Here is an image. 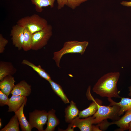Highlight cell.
<instances>
[{
  "label": "cell",
  "mask_w": 131,
  "mask_h": 131,
  "mask_svg": "<svg viewBox=\"0 0 131 131\" xmlns=\"http://www.w3.org/2000/svg\"><path fill=\"white\" fill-rule=\"evenodd\" d=\"M120 75L119 72H111L105 74L94 85L93 91L102 97L121 98L117 87Z\"/></svg>",
  "instance_id": "6da1fadb"
},
{
  "label": "cell",
  "mask_w": 131,
  "mask_h": 131,
  "mask_svg": "<svg viewBox=\"0 0 131 131\" xmlns=\"http://www.w3.org/2000/svg\"><path fill=\"white\" fill-rule=\"evenodd\" d=\"M89 43V42L87 41H66L64 43L63 47L60 50L54 53L52 58L55 61L57 66L60 68V60L64 55L69 53H77L82 55Z\"/></svg>",
  "instance_id": "7a4b0ae2"
},
{
  "label": "cell",
  "mask_w": 131,
  "mask_h": 131,
  "mask_svg": "<svg viewBox=\"0 0 131 131\" xmlns=\"http://www.w3.org/2000/svg\"><path fill=\"white\" fill-rule=\"evenodd\" d=\"M102 104H98L97 110L92 116L93 118V124L100 123L107 119L115 121L120 118L119 115L120 109V106L116 105L104 106L102 105Z\"/></svg>",
  "instance_id": "3957f363"
},
{
  "label": "cell",
  "mask_w": 131,
  "mask_h": 131,
  "mask_svg": "<svg viewBox=\"0 0 131 131\" xmlns=\"http://www.w3.org/2000/svg\"><path fill=\"white\" fill-rule=\"evenodd\" d=\"M16 23L24 28H27L32 34L42 30L48 25L45 19L36 14L22 18Z\"/></svg>",
  "instance_id": "277c9868"
},
{
  "label": "cell",
  "mask_w": 131,
  "mask_h": 131,
  "mask_svg": "<svg viewBox=\"0 0 131 131\" xmlns=\"http://www.w3.org/2000/svg\"><path fill=\"white\" fill-rule=\"evenodd\" d=\"M52 34V27L49 24L33 34L31 49L36 51L42 49L47 44Z\"/></svg>",
  "instance_id": "5b68a950"
},
{
  "label": "cell",
  "mask_w": 131,
  "mask_h": 131,
  "mask_svg": "<svg viewBox=\"0 0 131 131\" xmlns=\"http://www.w3.org/2000/svg\"><path fill=\"white\" fill-rule=\"evenodd\" d=\"M48 113L45 110H35L29 113V122L32 129L36 128L39 131H44L43 127L48 119Z\"/></svg>",
  "instance_id": "8992f818"
},
{
  "label": "cell",
  "mask_w": 131,
  "mask_h": 131,
  "mask_svg": "<svg viewBox=\"0 0 131 131\" xmlns=\"http://www.w3.org/2000/svg\"><path fill=\"white\" fill-rule=\"evenodd\" d=\"M93 123L92 116L83 119L77 116L69 123L66 129L63 131H74V128L78 127L81 131H92Z\"/></svg>",
  "instance_id": "52a82bcc"
},
{
  "label": "cell",
  "mask_w": 131,
  "mask_h": 131,
  "mask_svg": "<svg viewBox=\"0 0 131 131\" xmlns=\"http://www.w3.org/2000/svg\"><path fill=\"white\" fill-rule=\"evenodd\" d=\"M24 28L16 24L13 26L10 31V35L11 37L12 44L18 50L22 49L24 39Z\"/></svg>",
  "instance_id": "ba28073f"
},
{
  "label": "cell",
  "mask_w": 131,
  "mask_h": 131,
  "mask_svg": "<svg viewBox=\"0 0 131 131\" xmlns=\"http://www.w3.org/2000/svg\"><path fill=\"white\" fill-rule=\"evenodd\" d=\"M31 91V86L25 81L22 80L15 85L11 94L26 97L30 95Z\"/></svg>",
  "instance_id": "9c48e42d"
},
{
  "label": "cell",
  "mask_w": 131,
  "mask_h": 131,
  "mask_svg": "<svg viewBox=\"0 0 131 131\" xmlns=\"http://www.w3.org/2000/svg\"><path fill=\"white\" fill-rule=\"evenodd\" d=\"M27 101L26 98L20 109L15 112L18 119L22 131H31L32 129L24 113V106L26 105Z\"/></svg>",
  "instance_id": "30bf717a"
},
{
  "label": "cell",
  "mask_w": 131,
  "mask_h": 131,
  "mask_svg": "<svg viewBox=\"0 0 131 131\" xmlns=\"http://www.w3.org/2000/svg\"><path fill=\"white\" fill-rule=\"evenodd\" d=\"M90 99L92 101V102L88 107L80 111L78 116L79 118H85L93 115L97 110L98 104L102 103L101 101L97 99H94L91 96Z\"/></svg>",
  "instance_id": "8fae6325"
},
{
  "label": "cell",
  "mask_w": 131,
  "mask_h": 131,
  "mask_svg": "<svg viewBox=\"0 0 131 131\" xmlns=\"http://www.w3.org/2000/svg\"><path fill=\"white\" fill-rule=\"evenodd\" d=\"M17 72V69L10 62H0V80L1 81L6 76L12 75Z\"/></svg>",
  "instance_id": "7c38bea8"
},
{
  "label": "cell",
  "mask_w": 131,
  "mask_h": 131,
  "mask_svg": "<svg viewBox=\"0 0 131 131\" xmlns=\"http://www.w3.org/2000/svg\"><path fill=\"white\" fill-rule=\"evenodd\" d=\"M26 98V97L12 95L9 98L8 104V112H15L18 110Z\"/></svg>",
  "instance_id": "4fadbf2b"
},
{
  "label": "cell",
  "mask_w": 131,
  "mask_h": 131,
  "mask_svg": "<svg viewBox=\"0 0 131 131\" xmlns=\"http://www.w3.org/2000/svg\"><path fill=\"white\" fill-rule=\"evenodd\" d=\"M70 103L69 105L65 108V121L69 123L78 116L80 112L75 102L72 100Z\"/></svg>",
  "instance_id": "5bb4252c"
},
{
  "label": "cell",
  "mask_w": 131,
  "mask_h": 131,
  "mask_svg": "<svg viewBox=\"0 0 131 131\" xmlns=\"http://www.w3.org/2000/svg\"><path fill=\"white\" fill-rule=\"evenodd\" d=\"M13 77L12 75H8L0 82V89L1 91L8 96L15 85V82Z\"/></svg>",
  "instance_id": "9a60e30c"
},
{
  "label": "cell",
  "mask_w": 131,
  "mask_h": 131,
  "mask_svg": "<svg viewBox=\"0 0 131 131\" xmlns=\"http://www.w3.org/2000/svg\"><path fill=\"white\" fill-rule=\"evenodd\" d=\"M121 98V101L117 102L114 101L111 98H108V100L110 103L109 106L116 105L120 107V109L119 113L120 116L123 115L124 112L131 110V98L122 97Z\"/></svg>",
  "instance_id": "2e32d148"
},
{
  "label": "cell",
  "mask_w": 131,
  "mask_h": 131,
  "mask_svg": "<svg viewBox=\"0 0 131 131\" xmlns=\"http://www.w3.org/2000/svg\"><path fill=\"white\" fill-rule=\"evenodd\" d=\"M131 122V110L125 112L124 115L117 120L112 122L119 127L118 131H123L128 130L129 124Z\"/></svg>",
  "instance_id": "e0dca14e"
},
{
  "label": "cell",
  "mask_w": 131,
  "mask_h": 131,
  "mask_svg": "<svg viewBox=\"0 0 131 131\" xmlns=\"http://www.w3.org/2000/svg\"><path fill=\"white\" fill-rule=\"evenodd\" d=\"M55 112V110L52 109L48 112L47 127L44 131H53L56 127L59 124V120L57 117Z\"/></svg>",
  "instance_id": "ac0fdd59"
},
{
  "label": "cell",
  "mask_w": 131,
  "mask_h": 131,
  "mask_svg": "<svg viewBox=\"0 0 131 131\" xmlns=\"http://www.w3.org/2000/svg\"><path fill=\"white\" fill-rule=\"evenodd\" d=\"M22 64L31 67L36 72L40 77L48 82L51 80L50 75L41 67L40 65L36 66L32 62L25 59L22 61Z\"/></svg>",
  "instance_id": "d6986e66"
},
{
  "label": "cell",
  "mask_w": 131,
  "mask_h": 131,
  "mask_svg": "<svg viewBox=\"0 0 131 131\" xmlns=\"http://www.w3.org/2000/svg\"><path fill=\"white\" fill-rule=\"evenodd\" d=\"M54 92L65 104L70 103L68 99L65 94L61 86L52 80L48 82Z\"/></svg>",
  "instance_id": "ffe728a7"
},
{
  "label": "cell",
  "mask_w": 131,
  "mask_h": 131,
  "mask_svg": "<svg viewBox=\"0 0 131 131\" xmlns=\"http://www.w3.org/2000/svg\"><path fill=\"white\" fill-rule=\"evenodd\" d=\"M32 4L35 6V9L37 12L41 13L43 11L42 8L49 6L51 8L54 7L55 0H30Z\"/></svg>",
  "instance_id": "44dd1931"
},
{
  "label": "cell",
  "mask_w": 131,
  "mask_h": 131,
  "mask_svg": "<svg viewBox=\"0 0 131 131\" xmlns=\"http://www.w3.org/2000/svg\"><path fill=\"white\" fill-rule=\"evenodd\" d=\"M24 39L22 49L25 51L31 49L33 34L26 28L24 30Z\"/></svg>",
  "instance_id": "7402d4cb"
},
{
  "label": "cell",
  "mask_w": 131,
  "mask_h": 131,
  "mask_svg": "<svg viewBox=\"0 0 131 131\" xmlns=\"http://www.w3.org/2000/svg\"><path fill=\"white\" fill-rule=\"evenodd\" d=\"M19 123L16 115H15L10 119L8 123L0 131H19Z\"/></svg>",
  "instance_id": "603a6c76"
},
{
  "label": "cell",
  "mask_w": 131,
  "mask_h": 131,
  "mask_svg": "<svg viewBox=\"0 0 131 131\" xmlns=\"http://www.w3.org/2000/svg\"><path fill=\"white\" fill-rule=\"evenodd\" d=\"M88 0H67V3L66 5L72 9H75L79 6L82 3Z\"/></svg>",
  "instance_id": "cb8c5ba5"
},
{
  "label": "cell",
  "mask_w": 131,
  "mask_h": 131,
  "mask_svg": "<svg viewBox=\"0 0 131 131\" xmlns=\"http://www.w3.org/2000/svg\"><path fill=\"white\" fill-rule=\"evenodd\" d=\"M9 98L8 96L0 90V105L3 106L8 105Z\"/></svg>",
  "instance_id": "d4e9b609"
},
{
  "label": "cell",
  "mask_w": 131,
  "mask_h": 131,
  "mask_svg": "<svg viewBox=\"0 0 131 131\" xmlns=\"http://www.w3.org/2000/svg\"><path fill=\"white\" fill-rule=\"evenodd\" d=\"M8 42L7 40L1 34H0V53L4 52L5 47Z\"/></svg>",
  "instance_id": "484cf974"
},
{
  "label": "cell",
  "mask_w": 131,
  "mask_h": 131,
  "mask_svg": "<svg viewBox=\"0 0 131 131\" xmlns=\"http://www.w3.org/2000/svg\"><path fill=\"white\" fill-rule=\"evenodd\" d=\"M57 4V8L60 10L63 8L65 5H66L67 0H56Z\"/></svg>",
  "instance_id": "4316f807"
},
{
  "label": "cell",
  "mask_w": 131,
  "mask_h": 131,
  "mask_svg": "<svg viewBox=\"0 0 131 131\" xmlns=\"http://www.w3.org/2000/svg\"><path fill=\"white\" fill-rule=\"evenodd\" d=\"M120 4L124 6L131 7V1H123L121 2Z\"/></svg>",
  "instance_id": "83f0119b"
},
{
  "label": "cell",
  "mask_w": 131,
  "mask_h": 131,
  "mask_svg": "<svg viewBox=\"0 0 131 131\" xmlns=\"http://www.w3.org/2000/svg\"><path fill=\"white\" fill-rule=\"evenodd\" d=\"M92 131H102L99 128L98 126L97 125H92Z\"/></svg>",
  "instance_id": "f1b7e54d"
},
{
  "label": "cell",
  "mask_w": 131,
  "mask_h": 131,
  "mask_svg": "<svg viewBox=\"0 0 131 131\" xmlns=\"http://www.w3.org/2000/svg\"><path fill=\"white\" fill-rule=\"evenodd\" d=\"M128 130L129 131H131V122L129 123Z\"/></svg>",
  "instance_id": "f546056e"
},
{
  "label": "cell",
  "mask_w": 131,
  "mask_h": 131,
  "mask_svg": "<svg viewBox=\"0 0 131 131\" xmlns=\"http://www.w3.org/2000/svg\"><path fill=\"white\" fill-rule=\"evenodd\" d=\"M129 89L130 92L128 94V95L129 96H131V86L129 87Z\"/></svg>",
  "instance_id": "4dcf8cb0"
},
{
  "label": "cell",
  "mask_w": 131,
  "mask_h": 131,
  "mask_svg": "<svg viewBox=\"0 0 131 131\" xmlns=\"http://www.w3.org/2000/svg\"><path fill=\"white\" fill-rule=\"evenodd\" d=\"M2 123L1 122V118L0 119V128H1L2 126Z\"/></svg>",
  "instance_id": "1f68e13d"
}]
</instances>
